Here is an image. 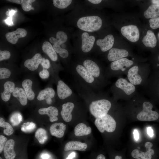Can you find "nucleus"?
<instances>
[{
	"mask_svg": "<svg viewBox=\"0 0 159 159\" xmlns=\"http://www.w3.org/2000/svg\"><path fill=\"white\" fill-rule=\"evenodd\" d=\"M87 147L86 143L78 141H70L66 144L64 148V150L66 151L70 150L85 151Z\"/></svg>",
	"mask_w": 159,
	"mask_h": 159,
	"instance_id": "23",
	"label": "nucleus"
},
{
	"mask_svg": "<svg viewBox=\"0 0 159 159\" xmlns=\"http://www.w3.org/2000/svg\"><path fill=\"white\" fill-rule=\"evenodd\" d=\"M40 64L44 69H49L50 66V64L49 60L47 59H45L44 58H42Z\"/></svg>",
	"mask_w": 159,
	"mask_h": 159,
	"instance_id": "42",
	"label": "nucleus"
},
{
	"mask_svg": "<svg viewBox=\"0 0 159 159\" xmlns=\"http://www.w3.org/2000/svg\"><path fill=\"white\" fill-rule=\"evenodd\" d=\"M152 104L148 102H145L143 104V110L137 115V118L141 121H153L157 120L159 117V113L152 110Z\"/></svg>",
	"mask_w": 159,
	"mask_h": 159,
	"instance_id": "4",
	"label": "nucleus"
},
{
	"mask_svg": "<svg viewBox=\"0 0 159 159\" xmlns=\"http://www.w3.org/2000/svg\"><path fill=\"white\" fill-rule=\"evenodd\" d=\"M22 120V117L21 114L16 112L13 114L10 119V121L12 125L16 126L18 125Z\"/></svg>",
	"mask_w": 159,
	"mask_h": 159,
	"instance_id": "36",
	"label": "nucleus"
},
{
	"mask_svg": "<svg viewBox=\"0 0 159 159\" xmlns=\"http://www.w3.org/2000/svg\"><path fill=\"white\" fill-rule=\"evenodd\" d=\"M82 46V51L87 52L93 47L95 41V38L93 36H89L87 32L83 33L81 35Z\"/></svg>",
	"mask_w": 159,
	"mask_h": 159,
	"instance_id": "8",
	"label": "nucleus"
},
{
	"mask_svg": "<svg viewBox=\"0 0 159 159\" xmlns=\"http://www.w3.org/2000/svg\"><path fill=\"white\" fill-rule=\"evenodd\" d=\"M11 74L10 70L6 68H0V79H5L8 78Z\"/></svg>",
	"mask_w": 159,
	"mask_h": 159,
	"instance_id": "38",
	"label": "nucleus"
},
{
	"mask_svg": "<svg viewBox=\"0 0 159 159\" xmlns=\"http://www.w3.org/2000/svg\"><path fill=\"white\" fill-rule=\"evenodd\" d=\"M41 157L43 159H48L49 157V155L47 154H45L41 156Z\"/></svg>",
	"mask_w": 159,
	"mask_h": 159,
	"instance_id": "52",
	"label": "nucleus"
},
{
	"mask_svg": "<svg viewBox=\"0 0 159 159\" xmlns=\"http://www.w3.org/2000/svg\"><path fill=\"white\" fill-rule=\"evenodd\" d=\"M15 142L12 139L8 140L4 147V153L6 159H14L16 153L14 150Z\"/></svg>",
	"mask_w": 159,
	"mask_h": 159,
	"instance_id": "20",
	"label": "nucleus"
},
{
	"mask_svg": "<svg viewBox=\"0 0 159 159\" xmlns=\"http://www.w3.org/2000/svg\"><path fill=\"white\" fill-rule=\"evenodd\" d=\"M7 139L5 136H0V153H1L4 149V147L7 142Z\"/></svg>",
	"mask_w": 159,
	"mask_h": 159,
	"instance_id": "41",
	"label": "nucleus"
},
{
	"mask_svg": "<svg viewBox=\"0 0 159 159\" xmlns=\"http://www.w3.org/2000/svg\"><path fill=\"white\" fill-rule=\"evenodd\" d=\"M75 153L74 152H73L70 154L66 159H72L75 156Z\"/></svg>",
	"mask_w": 159,
	"mask_h": 159,
	"instance_id": "50",
	"label": "nucleus"
},
{
	"mask_svg": "<svg viewBox=\"0 0 159 159\" xmlns=\"http://www.w3.org/2000/svg\"><path fill=\"white\" fill-rule=\"evenodd\" d=\"M42 49L44 52L46 54L50 59L53 61H56L58 59L57 53L53 46L48 41H45L43 44Z\"/></svg>",
	"mask_w": 159,
	"mask_h": 159,
	"instance_id": "25",
	"label": "nucleus"
},
{
	"mask_svg": "<svg viewBox=\"0 0 159 159\" xmlns=\"http://www.w3.org/2000/svg\"><path fill=\"white\" fill-rule=\"evenodd\" d=\"M91 131V129L90 127H87L83 123L78 124L74 129V134L77 136L87 135L90 134Z\"/></svg>",
	"mask_w": 159,
	"mask_h": 159,
	"instance_id": "30",
	"label": "nucleus"
},
{
	"mask_svg": "<svg viewBox=\"0 0 159 159\" xmlns=\"http://www.w3.org/2000/svg\"><path fill=\"white\" fill-rule=\"evenodd\" d=\"M36 127V124L33 122H28L24 123L21 126V130L25 133L32 132Z\"/></svg>",
	"mask_w": 159,
	"mask_h": 159,
	"instance_id": "35",
	"label": "nucleus"
},
{
	"mask_svg": "<svg viewBox=\"0 0 159 159\" xmlns=\"http://www.w3.org/2000/svg\"><path fill=\"white\" fill-rule=\"evenodd\" d=\"M147 133L149 135L152 137L153 135V130L150 127H147Z\"/></svg>",
	"mask_w": 159,
	"mask_h": 159,
	"instance_id": "47",
	"label": "nucleus"
},
{
	"mask_svg": "<svg viewBox=\"0 0 159 159\" xmlns=\"http://www.w3.org/2000/svg\"><path fill=\"white\" fill-rule=\"evenodd\" d=\"M157 39L154 33L150 30H148L146 35L145 36L142 42L143 44L146 47L154 48L156 45Z\"/></svg>",
	"mask_w": 159,
	"mask_h": 159,
	"instance_id": "24",
	"label": "nucleus"
},
{
	"mask_svg": "<svg viewBox=\"0 0 159 159\" xmlns=\"http://www.w3.org/2000/svg\"><path fill=\"white\" fill-rule=\"evenodd\" d=\"M72 1L71 0H53L54 5L56 7L61 9H65L69 5Z\"/></svg>",
	"mask_w": 159,
	"mask_h": 159,
	"instance_id": "34",
	"label": "nucleus"
},
{
	"mask_svg": "<svg viewBox=\"0 0 159 159\" xmlns=\"http://www.w3.org/2000/svg\"><path fill=\"white\" fill-rule=\"evenodd\" d=\"M138 67L135 65L131 68L128 72L127 76L128 79L133 85H139L141 83L142 79L138 73Z\"/></svg>",
	"mask_w": 159,
	"mask_h": 159,
	"instance_id": "15",
	"label": "nucleus"
},
{
	"mask_svg": "<svg viewBox=\"0 0 159 159\" xmlns=\"http://www.w3.org/2000/svg\"><path fill=\"white\" fill-rule=\"evenodd\" d=\"M128 51L124 49L116 48L111 49L109 52L107 59L110 61H115L127 56Z\"/></svg>",
	"mask_w": 159,
	"mask_h": 159,
	"instance_id": "12",
	"label": "nucleus"
},
{
	"mask_svg": "<svg viewBox=\"0 0 159 159\" xmlns=\"http://www.w3.org/2000/svg\"><path fill=\"white\" fill-rule=\"evenodd\" d=\"M158 90L157 91V92H158V95H159V86L158 87Z\"/></svg>",
	"mask_w": 159,
	"mask_h": 159,
	"instance_id": "56",
	"label": "nucleus"
},
{
	"mask_svg": "<svg viewBox=\"0 0 159 159\" xmlns=\"http://www.w3.org/2000/svg\"><path fill=\"white\" fill-rule=\"evenodd\" d=\"M111 106L109 100L101 99L92 102L89 106L91 113L96 118L107 114Z\"/></svg>",
	"mask_w": 159,
	"mask_h": 159,
	"instance_id": "2",
	"label": "nucleus"
},
{
	"mask_svg": "<svg viewBox=\"0 0 159 159\" xmlns=\"http://www.w3.org/2000/svg\"><path fill=\"white\" fill-rule=\"evenodd\" d=\"M114 39L112 34H109L102 39H98L96 41L97 45L100 47L101 50L106 52L110 49L113 47Z\"/></svg>",
	"mask_w": 159,
	"mask_h": 159,
	"instance_id": "9",
	"label": "nucleus"
},
{
	"mask_svg": "<svg viewBox=\"0 0 159 159\" xmlns=\"http://www.w3.org/2000/svg\"><path fill=\"white\" fill-rule=\"evenodd\" d=\"M152 143L150 142H146L145 145L146 151L142 152L138 149L134 150L131 153L132 156L135 158H140L142 159H151L152 156L154 153V150L151 148Z\"/></svg>",
	"mask_w": 159,
	"mask_h": 159,
	"instance_id": "6",
	"label": "nucleus"
},
{
	"mask_svg": "<svg viewBox=\"0 0 159 159\" xmlns=\"http://www.w3.org/2000/svg\"><path fill=\"white\" fill-rule=\"evenodd\" d=\"M4 87V91L1 93V97L3 101L7 102L10 98L11 93L14 91L15 88V85L13 82L8 81L5 83Z\"/></svg>",
	"mask_w": 159,
	"mask_h": 159,
	"instance_id": "21",
	"label": "nucleus"
},
{
	"mask_svg": "<svg viewBox=\"0 0 159 159\" xmlns=\"http://www.w3.org/2000/svg\"><path fill=\"white\" fill-rule=\"evenodd\" d=\"M54 90L51 87H47L41 91L37 98L39 101L45 100L47 104H50L52 102V98L54 97Z\"/></svg>",
	"mask_w": 159,
	"mask_h": 159,
	"instance_id": "18",
	"label": "nucleus"
},
{
	"mask_svg": "<svg viewBox=\"0 0 159 159\" xmlns=\"http://www.w3.org/2000/svg\"><path fill=\"white\" fill-rule=\"evenodd\" d=\"M83 64L84 67L94 77L99 76L100 69L96 63L91 60L86 59L84 61Z\"/></svg>",
	"mask_w": 159,
	"mask_h": 159,
	"instance_id": "22",
	"label": "nucleus"
},
{
	"mask_svg": "<svg viewBox=\"0 0 159 159\" xmlns=\"http://www.w3.org/2000/svg\"><path fill=\"white\" fill-rule=\"evenodd\" d=\"M27 34V31L25 29L18 28L15 31L6 33L5 37L8 42L15 44L17 42L19 38L25 37Z\"/></svg>",
	"mask_w": 159,
	"mask_h": 159,
	"instance_id": "7",
	"label": "nucleus"
},
{
	"mask_svg": "<svg viewBox=\"0 0 159 159\" xmlns=\"http://www.w3.org/2000/svg\"><path fill=\"white\" fill-rule=\"evenodd\" d=\"M35 136L39 143L41 144H44L48 139L46 130L42 128H39L37 130Z\"/></svg>",
	"mask_w": 159,
	"mask_h": 159,
	"instance_id": "31",
	"label": "nucleus"
},
{
	"mask_svg": "<svg viewBox=\"0 0 159 159\" xmlns=\"http://www.w3.org/2000/svg\"><path fill=\"white\" fill-rule=\"evenodd\" d=\"M56 38L53 37H51L49 39L50 42L54 44L57 41H59L62 44L67 41V34L62 31H59L57 32L56 35Z\"/></svg>",
	"mask_w": 159,
	"mask_h": 159,
	"instance_id": "32",
	"label": "nucleus"
},
{
	"mask_svg": "<svg viewBox=\"0 0 159 159\" xmlns=\"http://www.w3.org/2000/svg\"><path fill=\"white\" fill-rule=\"evenodd\" d=\"M0 126L4 128L3 132L7 135H10L14 132V129L11 125L5 122L4 118L1 117L0 118Z\"/></svg>",
	"mask_w": 159,
	"mask_h": 159,
	"instance_id": "33",
	"label": "nucleus"
},
{
	"mask_svg": "<svg viewBox=\"0 0 159 159\" xmlns=\"http://www.w3.org/2000/svg\"><path fill=\"white\" fill-rule=\"evenodd\" d=\"M144 15L147 19H153L159 17V5L152 4L144 12Z\"/></svg>",
	"mask_w": 159,
	"mask_h": 159,
	"instance_id": "29",
	"label": "nucleus"
},
{
	"mask_svg": "<svg viewBox=\"0 0 159 159\" xmlns=\"http://www.w3.org/2000/svg\"><path fill=\"white\" fill-rule=\"evenodd\" d=\"M74 107V104L72 102H68L62 105L61 115L65 121L69 122L72 120V116L71 112Z\"/></svg>",
	"mask_w": 159,
	"mask_h": 159,
	"instance_id": "17",
	"label": "nucleus"
},
{
	"mask_svg": "<svg viewBox=\"0 0 159 159\" xmlns=\"http://www.w3.org/2000/svg\"><path fill=\"white\" fill-rule=\"evenodd\" d=\"M121 32L124 37L132 42H135L139 39V30L135 25H130L123 26L121 29Z\"/></svg>",
	"mask_w": 159,
	"mask_h": 159,
	"instance_id": "5",
	"label": "nucleus"
},
{
	"mask_svg": "<svg viewBox=\"0 0 159 159\" xmlns=\"http://www.w3.org/2000/svg\"><path fill=\"white\" fill-rule=\"evenodd\" d=\"M133 64V62L132 60L123 58L112 62L110 64V67L113 70L121 69L124 71L125 68L130 67Z\"/></svg>",
	"mask_w": 159,
	"mask_h": 159,
	"instance_id": "13",
	"label": "nucleus"
},
{
	"mask_svg": "<svg viewBox=\"0 0 159 159\" xmlns=\"http://www.w3.org/2000/svg\"><path fill=\"white\" fill-rule=\"evenodd\" d=\"M134 137L135 139L138 140L139 139V134L138 131L137 130H135L133 132Z\"/></svg>",
	"mask_w": 159,
	"mask_h": 159,
	"instance_id": "48",
	"label": "nucleus"
},
{
	"mask_svg": "<svg viewBox=\"0 0 159 159\" xmlns=\"http://www.w3.org/2000/svg\"><path fill=\"white\" fill-rule=\"evenodd\" d=\"M57 92L58 97L63 100L70 96L72 93L71 89L62 80H59L57 86Z\"/></svg>",
	"mask_w": 159,
	"mask_h": 159,
	"instance_id": "11",
	"label": "nucleus"
},
{
	"mask_svg": "<svg viewBox=\"0 0 159 159\" xmlns=\"http://www.w3.org/2000/svg\"><path fill=\"white\" fill-rule=\"evenodd\" d=\"M0 159H2L1 157H0Z\"/></svg>",
	"mask_w": 159,
	"mask_h": 159,
	"instance_id": "58",
	"label": "nucleus"
},
{
	"mask_svg": "<svg viewBox=\"0 0 159 159\" xmlns=\"http://www.w3.org/2000/svg\"><path fill=\"white\" fill-rule=\"evenodd\" d=\"M95 124L101 132L103 133L105 130L108 132H111L115 130L116 123L111 116L107 114L96 118Z\"/></svg>",
	"mask_w": 159,
	"mask_h": 159,
	"instance_id": "3",
	"label": "nucleus"
},
{
	"mask_svg": "<svg viewBox=\"0 0 159 159\" xmlns=\"http://www.w3.org/2000/svg\"><path fill=\"white\" fill-rule=\"evenodd\" d=\"M158 59H159V56L158 57Z\"/></svg>",
	"mask_w": 159,
	"mask_h": 159,
	"instance_id": "59",
	"label": "nucleus"
},
{
	"mask_svg": "<svg viewBox=\"0 0 159 159\" xmlns=\"http://www.w3.org/2000/svg\"><path fill=\"white\" fill-rule=\"evenodd\" d=\"M78 74L87 82L92 83L94 80V76L83 66L79 65L76 68Z\"/></svg>",
	"mask_w": 159,
	"mask_h": 159,
	"instance_id": "26",
	"label": "nucleus"
},
{
	"mask_svg": "<svg viewBox=\"0 0 159 159\" xmlns=\"http://www.w3.org/2000/svg\"><path fill=\"white\" fill-rule=\"evenodd\" d=\"M6 1L19 4H21L23 1L22 0H8Z\"/></svg>",
	"mask_w": 159,
	"mask_h": 159,
	"instance_id": "49",
	"label": "nucleus"
},
{
	"mask_svg": "<svg viewBox=\"0 0 159 159\" xmlns=\"http://www.w3.org/2000/svg\"><path fill=\"white\" fill-rule=\"evenodd\" d=\"M150 27L153 29H156L159 28V17L150 19L149 21Z\"/></svg>",
	"mask_w": 159,
	"mask_h": 159,
	"instance_id": "39",
	"label": "nucleus"
},
{
	"mask_svg": "<svg viewBox=\"0 0 159 159\" xmlns=\"http://www.w3.org/2000/svg\"><path fill=\"white\" fill-rule=\"evenodd\" d=\"M39 75L41 78L46 79L49 77V71L47 69H44L39 72Z\"/></svg>",
	"mask_w": 159,
	"mask_h": 159,
	"instance_id": "43",
	"label": "nucleus"
},
{
	"mask_svg": "<svg viewBox=\"0 0 159 159\" xmlns=\"http://www.w3.org/2000/svg\"><path fill=\"white\" fill-rule=\"evenodd\" d=\"M66 125L62 122L56 123L52 125L50 127L51 135L58 138L62 137L66 129Z\"/></svg>",
	"mask_w": 159,
	"mask_h": 159,
	"instance_id": "16",
	"label": "nucleus"
},
{
	"mask_svg": "<svg viewBox=\"0 0 159 159\" xmlns=\"http://www.w3.org/2000/svg\"><path fill=\"white\" fill-rule=\"evenodd\" d=\"M88 1L90 3L95 4H98L102 1L101 0H88Z\"/></svg>",
	"mask_w": 159,
	"mask_h": 159,
	"instance_id": "51",
	"label": "nucleus"
},
{
	"mask_svg": "<svg viewBox=\"0 0 159 159\" xmlns=\"http://www.w3.org/2000/svg\"><path fill=\"white\" fill-rule=\"evenodd\" d=\"M59 55L61 57L65 58L68 56L69 53L67 50L65 49H63L61 52L59 53Z\"/></svg>",
	"mask_w": 159,
	"mask_h": 159,
	"instance_id": "44",
	"label": "nucleus"
},
{
	"mask_svg": "<svg viewBox=\"0 0 159 159\" xmlns=\"http://www.w3.org/2000/svg\"><path fill=\"white\" fill-rule=\"evenodd\" d=\"M32 82L30 79H25L22 82V85L28 100H33L35 97V94L32 88Z\"/></svg>",
	"mask_w": 159,
	"mask_h": 159,
	"instance_id": "28",
	"label": "nucleus"
},
{
	"mask_svg": "<svg viewBox=\"0 0 159 159\" xmlns=\"http://www.w3.org/2000/svg\"><path fill=\"white\" fill-rule=\"evenodd\" d=\"M115 85L117 87L122 90L128 95L131 94L135 90V87L133 85L122 78L118 79Z\"/></svg>",
	"mask_w": 159,
	"mask_h": 159,
	"instance_id": "10",
	"label": "nucleus"
},
{
	"mask_svg": "<svg viewBox=\"0 0 159 159\" xmlns=\"http://www.w3.org/2000/svg\"><path fill=\"white\" fill-rule=\"evenodd\" d=\"M12 95L17 99L22 105L25 106L27 104L28 99L23 89L15 87Z\"/></svg>",
	"mask_w": 159,
	"mask_h": 159,
	"instance_id": "27",
	"label": "nucleus"
},
{
	"mask_svg": "<svg viewBox=\"0 0 159 159\" xmlns=\"http://www.w3.org/2000/svg\"><path fill=\"white\" fill-rule=\"evenodd\" d=\"M42 58L40 54L37 53L31 59L26 60L24 62V66L30 70L34 71L38 68Z\"/></svg>",
	"mask_w": 159,
	"mask_h": 159,
	"instance_id": "14",
	"label": "nucleus"
},
{
	"mask_svg": "<svg viewBox=\"0 0 159 159\" xmlns=\"http://www.w3.org/2000/svg\"><path fill=\"white\" fill-rule=\"evenodd\" d=\"M10 53L8 51H0V61L4 59H8L10 58Z\"/></svg>",
	"mask_w": 159,
	"mask_h": 159,
	"instance_id": "40",
	"label": "nucleus"
},
{
	"mask_svg": "<svg viewBox=\"0 0 159 159\" xmlns=\"http://www.w3.org/2000/svg\"><path fill=\"white\" fill-rule=\"evenodd\" d=\"M122 157L121 156L119 155H116L115 157V159H122Z\"/></svg>",
	"mask_w": 159,
	"mask_h": 159,
	"instance_id": "55",
	"label": "nucleus"
},
{
	"mask_svg": "<svg viewBox=\"0 0 159 159\" xmlns=\"http://www.w3.org/2000/svg\"><path fill=\"white\" fill-rule=\"evenodd\" d=\"M6 23L7 25L11 26L13 25L12 18L11 16H8L4 20Z\"/></svg>",
	"mask_w": 159,
	"mask_h": 159,
	"instance_id": "45",
	"label": "nucleus"
},
{
	"mask_svg": "<svg viewBox=\"0 0 159 159\" xmlns=\"http://www.w3.org/2000/svg\"><path fill=\"white\" fill-rule=\"evenodd\" d=\"M151 1L153 4L159 5V0H152Z\"/></svg>",
	"mask_w": 159,
	"mask_h": 159,
	"instance_id": "54",
	"label": "nucleus"
},
{
	"mask_svg": "<svg viewBox=\"0 0 159 159\" xmlns=\"http://www.w3.org/2000/svg\"><path fill=\"white\" fill-rule=\"evenodd\" d=\"M96 159H105V158L103 155L100 154L98 155Z\"/></svg>",
	"mask_w": 159,
	"mask_h": 159,
	"instance_id": "53",
	"label": "nucleus"
},
{
	"mask_svg": "<svg viewBox=\"0 0 159 159\" xmlns=\"http://www.w3.org/2000/svg\"><path fill=\"white\" fill-rule=\"evenodd\" d=\"M8 10L6 13V14L8 16L12 17L15 13L17 11L16 10H10L9 9Z\"/></svg>",
	"mask_w": 159,
	"mask_h": 159,
	"instance_id": "46",
	"label": "nucleus"
},
{
	"mask_svg": "<svg viewBox=\"0 0 159 159\" xmlns=\"http://www.w3.org/2000/svg\"><path fill=\"white\" fill-rule=\"evenodd\" d=\"M38 112L40 115H47L49 117V120L51 122L58 120L57 116L58 115V110L54 107L50 106L47 108H40L38 110Z\"/></svg>",
	"mask_w": 159,
	"mask_h": 159,
	"instance_id": "19",
	"label": "nucleus"
},
{
	"mask_svg": "<svg viewBox=\"0 0 159 159\" xmlns=\"http://www.w3.org/2000/svg\"><path fill=\"white\" fill-rule=\"evenodd\" d=\"M102 21L97 16H84L80 18L77 25L78 27L83 31L92 32L99 30L101 27Z\"/></svg>",
	"mask_w": 159,
	"mask_h": 159,
	"instance_id": "1",
	"label": "nucleus"
},
{
	"mask_svg": "<svg viewBox=\"0 0 159 159\" xmlns=\"http://www.w3.org/2000/svg\"><path fill=\"white\" fill-rule=\"evenodd\" d=\"M35 0H23L21 4L22 9L25 11H28L34 9L32 6V3L34 2Z\"/></svg>",
	"mask_w": 159,
	"mask_h": 159,
	"instance_id": "37",
	"label": "nucleus"
},
{
	"mask_svg": "<svg viewBox=\"0 0 159 159\" xmlns=\"http://www.w3.org/2000/svg\"><path fill=\"white\" fill-rule=\"evenodd\" d=\"M135 159H142L140 158H135Z\"/></svg>",
	"mask_w": 159,
	"mask_h": 159,
	"instance_id": "57",
	"label": "nucleus"
}]
</instances>
